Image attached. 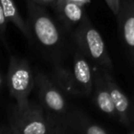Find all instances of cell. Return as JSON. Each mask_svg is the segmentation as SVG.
I'll return each mask as SVG.
<instances>
[{"instance_id":"18","label":"cell","mask_w":134,"mask_h":134,"mask_svg":"<svg viewBox=\"0 0 134 134\" xmlns=\"http://www.w3.org/2000/svg\"><path fill=\"white\" fill-rule=\"evenodd\" d=\"M5 129H1L0 130V134H5Z\"/></svg>"},{"instance_id":"20","label":"cell","mask_w":134,"mask_h":134,"mask_svg":"<svg viewBox=\"0 0 134 134\" xmlns=\"http://www.w3.org/2000/svg\"><path fill=\"white\" fill-rule=\"evenodd\" d=\"M54 134H61V133H60V132H57V131H56V132H55Z\"/></svg>"},{"instance_id":"9","label":"cell","mask_w":134,"mask_h":134,"mask_svg":"<svg viewBox=\"0 0 134 134\" xmlns=\"http://www.w3.org/2000/svg\"><path fill=\"white\" fill-rule=\"evenodd\" d=\"M119 24L122 38L134 56V0L121 1Z\"/></svg>"},{"instance_id":"2","label":"cell","mask_w":134,"mask_h":134,"mask_svg":"<svg viewBox=\"0 0 134 134\" xmlns=\"http://www.w3.org/2000/svg\"><path fill=\"white\" fill-rule=\"evenodd\" d=\"M7 80L10 95L16 101V109H27L30 105L28 98L36 84V77L27 60L10 56Z\"/></svg>"},{"instance_id":"6","label":"cell","mask_w":134,"mask_h":134,"mask_svg":"<svg viewBox=\"0 0 134 134\" xmlns=\"http://www.w3.org/2000/svg\"><path fill=\"white\" fill-rule=\"evenodd\" d=\"M103 76L109 90L113 104L118 113L119 121L125 126H130L134 121V113L129 98L116 82L112 72L102 69Z\"/></svg>"},{"instance_id":"1","label":"cell","mask_w":134,"mask_h":134,"mask_svg":"<svg viewBox=\"0 0 134 134\" xmlns=\"http://www.w3.org/2000/svg\"><path fill=\"white\" fill-rule=\"evenodd\" d=\"M74 37L79 49L87 58L93 62V65L113 72V63L105 41L86 14L76 28Z\"/></svg>"},{"instance_id":"11","label":"cell","mask_w":134,"mask_h":134,"mask_svg":"<svg viewBox=\"0 0 134 134\" xmlns=\"http://www.w3.org/2000/svg\"><path fill=\"white\" fill-rule=\"evenodd\" d=\"M57 9L60 18L67 24H80L85 13L82 5L76 0H58Z\"/></svg>"},{"instance_id":"13","label":"cell","mask_w":134,"mask_h":134,"mask_svg":"<svg viewBox=\"0 0 134 134\" xmlns=\"http://www.w3.org/2000/svg\"><path fill=\"white\" fill-rule=\"evenodd\" d=\"M3 7L5 16L8 21L13 23L21 33L27 38L29 42L32 41V32L29 27L28 23L22 18L21 15L18 12V9L15 4L14 0H0Z\"/></svg>"},{"instance_id":"21","label":"cell","mask_w":134,"mask_h":134,"mask_svg":"<svg viewBox=\"0 0 134 134\" xmlns=\"http://www.w3.org/2000/svg\"><path fill=\"white\" fill-rule=\"evenodd\" d=\"M130 134H134V131H132V132H131V133H130Z\"/></svg>"},{"instance_id":"12","label":"cell","mask_w":134,"mask_h":134,"mask_svg":"<svg viewBox=\"0 0 134 134\" xmlns=\"http://www.w3.org/2000/svg\"><path fill=\"white\" fill-rule=\"evenodd\" d=\"M69 123L80 134H109L101 126L91 121L80 110H75L69 116Z\"/></svg>"},{"instance_id":"5","label":"cell","mask_w":134,"mask_h":134,"mask_svg":"<svg viewBox=\"0 0 134 134\" xmlns=\"http://www.w3.org/2000/svg\"><path fill=\"white\" fill-rule=\"evenodd\" d=\"M36 84L38 88V94L44 106L51 112L58 115L67 113V102L62 90L48 77L42 73L36 76Z\"/></svg>"},{"instance_id":"8","label":"cell","mask_w":134,"mask_h":134,"mask_svg":"<svg viewBox=\"0 0 134 134\" xmlns=\"http://www.w3.org/2000/svg\"><path fill=\"white\" fill-rule=\"evenodd\" d=\"M73 74L80 86L83 96L90 97L93 91V69L81 52L74 55Z\"/></svg>"},{"instance_id":"7","label":"cell","mask_w":134,"mask_h":134,"mask_svg":"<svg viewBox=\"0 0 134 134\" xmlns=\"http://www.w3.org/2000/svg\"><path fill=\"white\" fill-rule=\"evenodd\" d=\"M93 100L96 107L109 118L119 120L118 113L113 104L108 85L103 76L102 69L93 65Z\"/></svg>"},{"instance_id":"14","label":"cell","mask_w":134,"mask_h":134,"mask_svg":"<svg viewBox=\"0 0 134 134\" xmlns=\"http://www.w3.org/2000/svg\"><path fill=\"white\" fill-rule=\"evenodd\" d=\"M111 10V12L114 14L115 16L119 18L121 11V0H104Z\"/></svg>"},{"instance_id":"19","label":"cell","mask_w":134,"mask_h":134,"mask_svg":"<svg viewBox=\"0 0 134 134\" xmlns=\"http://www.w3.org/2000/svg\"><path fill=\"white\" fill-rule=\"evenodd\" d=\"M1 84H2V77H1V75H0V86H1Z\"/></svg>"},{"instance_id":"10","label":"cell","mask_w":134,"mask_h":134,"mask_svg":"<svg viewBox=\"0 0 134 134\" xmlns=\"http://www.w3.org/2000/svg\"><path fill=\"white\" fill-rule=\"evenodd\" d=\"M53 78L57 86L67 95L77 98L83 96L74 74L69 69L62 67H57L54 70Z\"/></svg>"},{"instance_id":"4","label":"cell","mask_w":134,"mask_h":134,"mask_svg":"<svg viewBox=\"0 0 134 134\" xmlns=\"http://www.w3.org/2000/svg\"><path fill=\"white\" fill-rule=\"evenodd\" d=\"M8 130L18 134H50L49 125L41 108L31 104L23 110L15 109Z\"/></svg>"},{"instance_id":"16","label":"cell","mask_w":134,"mask_h":134,"mask_svg":"<svg viewBox=\"0 0 134 134\" xmlns=\"http://www.w3.org/2000/svg\"><path fill=\"white\" fill-rule=\"evenodd\" d=\"M33 1L37 4H48V3H49L51 0H33Z\"/></svg>"},{"instance_id":"17","label":"cell","mask_w":134,"mask_h":134,"mask_svg":"<svg viewBox=\"0 0 134 134\" xmlns=\"http://www.w3.org/2000/svg\"><path fill=\"white\" fill-rule=\"evenodd\" d=\"M5 134H18V133H15V132H13V131H9L8 129H5Z\"/></svg>"},{"instance_id":"15","label":"cell","mask_w":134,"mask_h":134,"mask_svg":"<svg viewBox=\"0 0 134 134\" xmlns=\"http://www.w3.org/2000/svg\"><path fill=\"white\" fill-rule=\"evenodd\" d=\"M7 21H8V20L5 18L3 7H2L1 2H0V36H1V38L3 39V40H4V37H5V29H7Z\"/></svg>"},{"instance_id":"3","label":"cell","mask_w":134,"mask_h":134,"mask_svg":"<svg viewBox=\"0 0 134 134\" xmlns=\"http://www.w3.org/2000/svg\"><path fill=\"white\" fill-rule=\"evenodd\" d=\"M27 23L37 42L47 48L58 46L61 35L49 14L33 0L27 2Z\"/></svg>"}]
</instances>
